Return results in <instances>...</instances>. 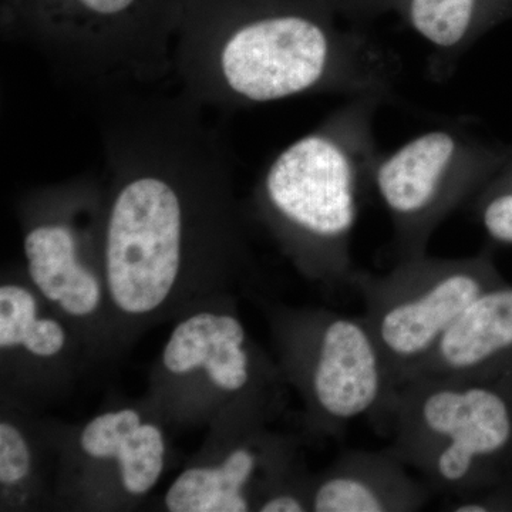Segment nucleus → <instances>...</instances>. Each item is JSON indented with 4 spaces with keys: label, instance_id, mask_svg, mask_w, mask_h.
<instances>
[{
    "label": "nucleus",
    "instance_id": "11",
    "mask_svg": "<svg viewBox=\"0 0 512 512\" xmlns=\"http://www.w3.org/2000/svg\"><path fill=\"white\" fill-rule=\"evenodd\" d=\"M292 470V447L272 434H254V440L232 450L221 464L188 468L165 495L171 512H245ZM256 504V507H258Z\"/></svg>",
    "mask_w": 512,
    "mask_h": 512
},
{
    "label": "nucleus",
    "instance_id": "9",
    "mask_svg": "<svg viewBox=\"0 0 512 512\" xmlns=\"http://www.w3.org/2000/svg\"><path fill=\"white\" fill-rule=\"evenodd\" d=\"M76 183L39 195L30 214L23 251L37 291L67 315L86 318L100 308L104 278L93 268L103 247L104 194Z\"/></svg>",
    "mask_w": 512,
    "mask_h": 512
},
{
    "label": "nucleus",
    "instance_id": "19",
    "mask_svg": "<svg viewBox=\"0 0 512 512\" xmlns=\"http://www.w3.org/2000/svg\"><path fill=\"white\" fill-rule=\"evenodd\" d=\"M444 511L512 512V488L494 487L476 493L447 498Z\"/></svg>",
    "mask_w": 512,
    "mask_h": 512
},
{
    "label": "nucleus",
    "instance_id": "17",
    "mask_svg": "<svg viewBox=\"0 0 512 512\" xmlns=\"http://www.w3.org/2000/svg\"><path fill=\"white\" fill-rule=\"evenodd\" d=\"M470 205L488 241L512 247V148Z\"/></svg>",
    "mask_w": 512,
    "mask_h": 512
},
{
    "label": "nucleus",
    "instance_id": "4",
    "mask_svg": "<svg viewBox=\"0 0 512 512\" xmlns=\"http://www.w3.org/2000/svg\"><path fill=\"white\" fill-rule=\"evenodd\" d=\"M382 431L433 494L512 488V376L410 377Z\"/></svg>",
    "mask_w": 512,
    "mask_h": 512
},
{
    "label": "nucleus",
    "instance_id": "13",
    "mask_svg": "<svg viewBox=\"0 0 512 512\" xmlns=\"http://www.w3.org/2000/svg\"><path fill=\"white\" fill-rule=\"evenodd\" d=\"M414 376H512V284L504 281L481 293Z\"/></svg>",
    "mask_w": 512,
    "mask_h": 512
},
{
    "label": "nucleus",
    "instance_id": "7",
    "mask_svg": "<svg viewBox=\"0 0 512 512\" xmlns=\"http://www.w3.org/2000/svg\"><path fill=\"white\" fill-rule=\"evenodd\" d=\"M504 281L493 249L485 248L463 258L399 259L384 274L355 268L348 288L362 299V315L400 384L481 293Z\"/></svg>",
    "mask_w": 512,
    "mask_h": 512
},
{
    "label": "nucleus",
    "instance_id": "15",
    "mask_svg": "<svg viewBox=\"0 0 512 512\" xmlns=\"http://www.w3.org/2000/svg\"><path fill=\"white\" fill-rule=\"evenodd\" d=\"M394 12L433 50L440 74L478 39L512 19V0H397Z\"/></svg>",
    "mask_w": 512,
    "mask_h": 512
},
{
    "label": "nucleus",
    "instance_id": "2",
    "mask_svg": "<svg viewBox=\"0 0 512 512\" xmlns=\"http://www.w3.org/2000/svg\"><path fill=\"white\" fill-rule=\"evenodd\" d=\"M340 16L328 0H188L174 72L198 106L389 94L396 60Z\"/></svg>",
    "mask_w": 512,
    "mask_h": 512
},
{
    "label": "nucleus",
    "instance_id": "6",
    "mask_svg": "<svg viewBox=\"0 0 512 512\" xmlns=\"http://www.w3.org/2000/svg\"><path fill=\"white\" fill-rule=\"evenodd\" d=\"M275 329L284 372L305 399L312 431L336 437L360 419L382 430L399 382L365 316L285 311Z\"/></svg>",
    "mask_w": 512,
    "mask_h": 512
},
{
    "label": "nucleus",
    "instance_id": "3",
    "mask_svg": "<svg viewBox=\"0 0 512 512\" xmlns=\"http://www.w3.org/2000/svg\"><path fill=\"white\" fill-rule=\"evenodd\" d=\"M387 94L349 97L318 127L293 141L256 185L262 221L306 278L348 286L353 234L373 190L376 114Z\"/></svg>",
    "mask_w": 512,
    "mask_h": 512
},
{
    "label": "nucleus",
    "instance_id": "21",
    "mask_svg": "<svg viewBox=\"0 0 512 512\" xmlns=\"http://www.w3.org/2000/svg\"><path fill=\"white\" fill-rule=\"evenodd\" d=\"M10 2H12V0H0V3H2V8L8 6Z\"/></svg>",
    "mask_w": 512,
    "mask_h": 512
},
{
    "label": "nucleus",
    "instance_id": "8",
    "mask_svg": "<svg viewBox=\"0 0 512 512\" xmlns=\"http://www.w3.org/2000/svg\"><path fill=\"white\" fill-rule=\"evenodd\" d=\"M510 150L454 128H436L379 154L373 191L392 222L397 261L427 254L437 228L474 201Z\"/></svg>",
    "mask_w": 512,
    "mask_h": 512
},
{
    "label": "nucleus",
    "instance_id": "10",
    "mask_svg": "<svg viewBox=\"0 0 512 512\" xmlns=\"http://www.w3.org/2000/svg\"><path fill=\"white\" fill-rule=\"evenodd\" d=\"M163 365L173 375L202 370L215 387L241 397L261 421L274 410L278 372L252 348L234 315L200 312L178 323Z\"/></svg>",
    "mask_w": 512,
    "mask_h": 512
},
{
    "label": "nucleus",
    "instance_id": "12",
    "mask_svg": "<svg viewBox=\"0 0 512 512\" xmlns=\"http://www.w3.org/2000/svg\"><path fill=\"white\" fill-rule=\"evenodd\" d=\"M433 491L389 447L348 448L313 477L312 511L414 512Z\"/></svg>",
    "mask_w": 512,
    "mask_h": 512
},
{
    "label": "nucleus",
    "instance_id": "5",
    "mask_svg": "<svg viewBox=\"0 0 512 512\" xmlns=\"http://www.w3.org/2000/svg\"><path fill=\"white\" fill-rule=\"evenodd\" d=\"M188 0H12L2 28L35 46L60 76L92 90L174 72Z\"/></svg>",
    "mask_w": 512,
    "mask_h": 512
},
{
    "label": "nucleus",
    "instance_id": "16",
    "mask_svg": "<svg viewBox=\"0 0 512 512\" xmlns=\"http://www.w3.org/2000/svg\"><path fill=\"white\" fill-rule=\"evenodd\" d=\"M37 301L25 286L0 288V348L25 349L37 357H55L66 346V330L55 319L39 318Z\"/></svg>",
    "mask_w": 512,
    "mask_h": 512
},
{
    "label": "nucleus",
    "instance_id": "18",
    "mask_svg": "<svg viewBox=\"0 0 512 512\" xmlns=\"http://www.w3.org/2000/svg\"><path fill=\"white\" fill-rule=\"evenodd\" d=\"M32 453L25 436L9 421L0 423V484L15 487L29 477Z\"/></svg>",
    "mask_w": 512,
    "mask_h": 512
},
{
    "label": "nucleus",
    "instance_id": "20",
    "mask_svg": "<svg viewBox=\"0 0 512 512\" xmlns=\"http://www.w3.org/2000/svg\"><path fill=\"white\" fill-rule=\"evenodd\" d=\"M346 18H372L394 12L397 0H328Z\"/></svg>",
    "mask_w": 512,
    "mask_h": 512
},
{
    "label": "nucleus",
    "instance_id": "14",
    "mask_svg": "<svg viewBox=\"0 0 512 512\" xmlns=\"http://www.w3.org/2000/svg\"><path fill=\"white\" fill-rule=\"evenodd\" d=\"M80 446L97 460H116L128 494L146 495L156 487L165 464V441L156 424L131 409L94 417L82 431Z\"/></svg>",
    "mask_w": 512,
    "mask_h": 512
},
{
    "label": "nucleus",
    "instance_id": "1",
    "mask_svg": "<svg viewBox=\"0 0 512 512\" xmlns=\"http://www.w3.org/2000/svg\"><path fill=\"white\" fill-rule=\"evenodd\" d=\"M103 133L106 292L128 316L158 315L205 266L241 254L231 163L185 94L124 101Z\"/></svg>",
    "mask_w": 512,
    "mask_h": 512
}]
</instances>
